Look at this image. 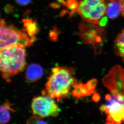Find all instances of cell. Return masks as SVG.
I'll list each match as a JSON object with an SVG mask.
<instances>
[{
	"label": "cell",
	"instance_id": "obj_11",
	"mask_svg": "<svg viewBox=\"0 0 124 124\" xmlns=\"http://www.w3.org/2000/svg\"><path fill=\"white\" fill-rule=\"evenodd\" d=\"M121 5L120 2H110L107 5V16L110 19H115L121 13Z\"/></svg>",
	"mask_w": 124,
	"mask_h": 124
},
{
	"label": "cell",
	"instance_id": "obj_4",
	"mask_svg": "<svg viewBox=\"0 0 124 124\" xmlns=\"http://www.w3.org/2000/svg\"><path fill=\"white\" fill-rule=\"evenodd\" d=\"M34 41L26 32L12 25L6 23L4 20L0 21V49L12 46L26 47L30 46Z\"/></svg>",
	"mask_w": 124,
	"mask_h": 124
},
{
	"label": "cell",
	"instance_id": "obj_8",
	"mask_svg": "<svg viewBox=\"0 0 124 124\" xmlns=\"http://www.w3.org/2000/svg\"><path fill=\"white\" fill-rule=\"evenodd\" d=\"M97 83V79L95 78L90 80L85 84L78 82L74 85L71 94L77 99L90 96L95 93Z\"/></svg>",
	"mask_w": 124,
	"mask_h": 124
},
{
	"label": "cell",
	"instance_id": "obj_1",
	"mask_svg": "<svg viewBox=\"0 0 124 124\" xmlns=\"http://www.w3.org/2000/svg\"><path fill=\"white\" fill-rule=\"evenodd\" d=\"M73 68L55 67L45 84L42 95H47L60 102L71 94L75 84L78 82L74 76Z\"/></svg>",
	"mask_w": 124,
	"mask_h": 124
},
{
	"label": "cell",
	"instance_id": "obj_2",
	"mask_svg": "<svg viewBox=\"0 0 124 124\" xmlns=\"http://www.w3.org/2000/svg\"><path fill=\"white\" fill-rule=\"evenodd\" d=\"M25 47L15 46L0 49V69L3 78L7 82L10 78L21 72L26 65Z\"/></svg>",
	"mask_w": 124,
	"mask_h": 124
},
{
	"label": "cell",
	"instance_id": "obj_18",
	"mask_svg": "<svg viewBox=\"0 0 124 124\" xmlns=\"http://www.w3.org/2000/svg\"><path fill=\"white\" fill-rule=\"evenodd\" d=\"M110 2H115V1H118L119 0H108ZM120 0H119V1Z\"/></svg>",
	"mask_w": 124,
	"mask_h": 124
},
{
	"label": "cell",
	"instance_id": "obj_15",
	"mask_svg": "<svg viewBox=\"0 0 124 124\" xmlns=\"http://www.w3.org/2000/svg\"><path fill=\"white\" fill-rule=\"evenodd\" d=\"M93 100L95 102H98L100 100V96L98 93H95L93 97Z\"/></svg>",
	"mask_w": 124,
	"mask_h": 124
},
{
	"label": "cell",
	"instance_id": "obj_6",
	"mask_svg": "<svg viewBox=\"0 0 124 124\" xmlns=\"http://www.w3.org/2000/svg\"><path fill=\"white\" fill-rule=\"evenodd\" d=\"M102 82L112 94H118L124 98V69L116 65L103 78Z\"/></svg>",
	"mask_w": 124,
	"mask_h": 124
},
{
	"label": "cell",
	"instance_id": "obj_17",
	"mask_svg": "<svg viewBox=\"0 0 124 124\" xmlns=\"http://www.w3.org/2000/svg\"><path fill=\"white\" fill-rule=\"evenodd\" d=\"M100 109L101 111L103 112H105L106 110H107V107H106V105H102L100 108Z\"/></svg>",
	"mask_w": 124,
	"mask_h": 124
},
{
	"label": "cell",
	"instance_id": "obj_3",
	"mask_svg": "<svg viewBox=\"0 0 124 124\" xmlns=\"http://www.w3.org/2000/svg\"><path fill=\"white\" fill-rule=\"evenodd\" d=\"M107 6L104 0H80L77 3V11L83 19L88 22L103 25Z\"/></svg>",
	"mask_w": 124,
	"mask_h": 124
},
{
	"label": "cell",
	"instance_id": "obj_13",
	"mask_svg": "<svg viewBox=\"0 0 124 124\" xmlns=\"http://www.w3.org/2000/svg\"><path fill=\"white\" fill-rule=\"evenodd\" d=\"M26 124H47L42 118L38 116H32L27 120Z\"/></svg>",
	"mask_w": 124,
	"mask_h": 124
},
{
	"label": "cell",
	"instance_id": "obj_12",
	"mask_svg": "<svg viewBox=\"0 0 124 124\" xmlns=\"http://www.w3.org/2000/svg\"><path fill=\"white\" fill-rule=\"evenodd\" d=\"M114 47L116 54L122 57L124 62V29L116 38Z\"/></svg>",
	"mask_w": 124,
	"mask_h": 124
},
{
	"label": "cell",
	"instance_id": "obj_7",
	"mask_svg": "<svg viewBox=\"0 0 124 124\" xmlns=\"http://www.w3.org/2000/svg\"><path fill=\"white\" fill-rule=\"evenodd\" d=\"M105 99L106 113L112 117L115 124H121L124 121V97L118 94H108Z\"/></svg>",
	"mask_w": 124,
	"mask_h": 124
},
{
	"label": "cell",
	"instance_id": "obj_19",
	"mask_svg": "<svg viewBox=\"0 0 124 124\" xmlns=\"http://www.w3.org/2000/svg\"><path fill=\"white\" fill-rule=\"evenodd\" d=\"M106 124H115V123H106Z\"/></svg>",
	"mask_w": 124,
	"mask_h": 124
},
{
	"label": "cell",
	"instance_id": "obj_14",
	"mask_svg": "<svg viewBox=\"0 0 124 124\" xmlns=\"http://www.w3.org/2000/svg\"><path fill=\"white\" fill-rule=\"evenodd\" d=\"M16 2L20 5H26L29 3L31 0H16Z\"/></svg>",
	"mask_w": 124,
	"mask_h": 124
},
{
	"label": "cell",
	"instance_id": "obj_10",
	"mask_svg": "<svg viewBox=\"0 0 124 124\" xmlns=\"http://www.w3.org/2000/svg\"><path fill=\"white\" fill-rule=\"evenodd\" d=\"M15 110L12 108L9 102H5L0 108V124H7L11 119V113Z\"/></svg>",
	"mask_w": 124,
	"mask_h": 124
},
{
	"label": "cell",
	"instance_id": "obj_9",
	"mask_svg": "<svg viewBox=\"0 0 124 124\" xmlns=\"http://www.w3.org/2000/svg\"><path fill=\"white\" fill-rule=\"evenodd\" d=\"M43 69L40 65L33 63L28 66L25 74L26 80L29 82H34L39 80L43 75Z\"/></svg>",
	"mask_w": 124,
	"mask_h": 124
},
{
	"label": "cell",
	"instance_id": "obj_5",
	"mask_svg": "<svg viewBox=\"0 0 124 124\" xmlns=\"http://www.w3.org/2000/svg\"><path fill=\"white\" fill-rule=\"evenodd\" d=\"M31 107L33 115L42 118L55 117L60 111L54 99L47 95H42L33 98Z\"/></svg>",
	"mask_w": 124,
	"mask_h": 124
},
{
	"label": "cell",
	"instance_id": "obj_16",
	"mask_svg": "<svg viewBox=\"0 0 124 124\" xmlns=\"http://www.w3.org/2000/svg\"><path fill=\"white\" fill-rule=\"evenodd\" d=\"M119 2L121 5V8H122L121 13L122 14V16H124V0H120Z\"/></svg>",
	"mask_w": 124,
	"mask_h": 124
}]
</instances>
